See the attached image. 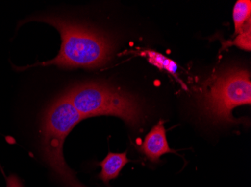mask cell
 <instances>
[{
  "label": "cell",
  "instance_id": "6da1fadb",
  "mask_svg": "<svg viewBox=\"0 0 251 187\" xmlns=\"http://www.w3.org/2000/svg\"><path fill=\"white\" fill-rule=\"evenodd\" d=\"M27 21L45 22L56 28L61 36L59 54L49 62L36 65L57 66L60 68H97L106 64L113 53V43L109 38L98 30L63 17L39 15Z\"/></svg>",
  "mask_w": 251,
  "mask_h": 187
},
{
  "label": "cell",
  "instance_id": "7a4b0ae2",
  "mask_svg": "<svg viewBox=\"0 0 251 187\" xmlns=\"http://www.w3.org/2000/svg\"><path fill=\"white\" fill-rule=\"evenodd\" d=\"M84 119L111 115L122 119L133 130L146 120L143 104L136 97L102 82H84L63 93Z\"/></svg>",
  "mask_w": 251,
  "mask_h": 187
},
{
  "label": "cell",
  "instance_id": "3957f363",
  "mask_svg": "<svg viewBox=\"0 0 251 187\" xmlns=\"http://www.w3.org/2000/svg\"><path fill=\"white\" fill-rule=\"evenodd\" d=\"M84 119L62 94L44 111L41 122V147L44 160L66 187H86L68 167L63 154V143L73 128Z\"/></svg>",
  "mask_w": 251,
  "mask_h": 187
},
{
  "label": "cell",
  "instance_id": "277c9868",
  "mask_svg": "<svg viewBox=\"0 0 251 187\" xmlns=\"http://www.w3.org/2000/svg\"><path fill=\"white\" fill-rule=\"evenodd\" d=\"M208 81L200 97L204 117L215 125L238 124L232 112L235 107L251 104V76L245 69L231 68Z\"/></svg>",
  "mask_w": 251,
  "mask_h": 187
},
{
  "label": "cell",
  "instance_id": "5b68a950",
  "mask_svg": "<svg viewBox=\"0 0 251 187\" xmlns=\"http://www.w3.org/2000/svg\"><path fill=\"white\" fill-rule=\"evenodd\" d=\"M139 150L153 163H159L164 154H176V150L169 147L163 120L159 121L146 135Z\"/></svg>",
  "mask_w": 251,
  "mask_h": 187
},
{
  "label": "cell",
  "instance_id": "8992f818",
  "mask_svg": "<svg viewBox=\"0 0 251 187\" xmlns=\"http://www.w3.org/2000/svg\"><path fill=\"white\" fill-rule=\"evenodd\" d=\"M129 162L126 151L124 153L109 152L105 159L98 164L101 168L98 178L108 185L111 180L116 179L119 176L121 170Z\"/></svg>",
  "mask_w": 251,
  "mask_h": 187
},
{
  "label": "cell",
  "instance_id": "52a82bcc",
  "mask_svg": "<svg viewBox=\"0 0 251 187\" xmlns=\"http://www.w3.org/2000/svg\"><path fill=\"white\" fill-rule=\"evenodd\" d=\"M251 2L250 0H238L232 11L235 33L239 34L248 26L247 22L251 21Z\"/></svg>",
  "mask_w": 251,
  "mask_h": 187
},
{
  "label": "cell",
  "instance_id": "ba28073f",
  "mask_svg": "<svg viewBox=\"0 0 251 187\" xmlns=\"http://www.w3.org/2000/svg\"><path fill=\"white\" fill-rule=\"evenodd\" d=\"M251 24L248 25L241 33L238 34L235 40L232 42V45L236 46L238 48L251 51Z\"/></svg>",
  "mask_w": 251,
  "mask_h": 187
},
{
  "label": "cell",
  "instance_id": "9c48e42d",
  "mask_svg": "<svg viewBox=\"0 0 251 187\" xmlns=\"http://www.w3.org/2000/svg\"><path fill=\"white\" fill-rule=\"evenodd\" d=\"M7 187H23L20 180L15 175H11L7 178Z\"/></svg>",
  "mask_w": 251,
  "mask_h": 187
}]
</instances>
